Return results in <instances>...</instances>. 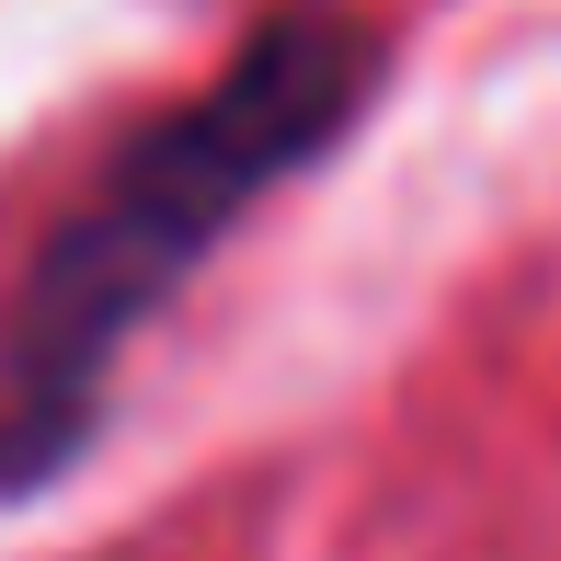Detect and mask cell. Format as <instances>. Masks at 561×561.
<instances>
[{"label": "cell", "instance_id": "cell-1", "mask_svg": "<svg viewBox=\"0 0 561 561\" xmlns=\"http://www.w3.org/2000/svg\"><path fill=\"white\" fill-rule=\"evenodd\" d=\"M378 81L367 23L344 12H275L241 58L195 92L184 115H161L149 138L115 149V172L58 218V241L35 252L0 333V493L46 481L92 424L115 344L195 275V252L264 184H287L310 149H333L355 104Z\"/></svg>", "mask_w": 561, "mask_h": 561}]
</instances>
